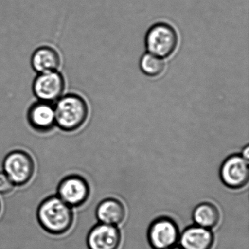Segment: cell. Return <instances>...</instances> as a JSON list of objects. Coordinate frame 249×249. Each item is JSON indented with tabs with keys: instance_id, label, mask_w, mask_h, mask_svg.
<instances>
[{
	"instance_id": "1",
	"label": "cell",
	"mask_w": 249,
	"mask_h": 249,
	"mask_svg": "<svg viewBox=\"0 0 249 249\" xmlns=\"http://www.w3.org/2000/svg\"><path fill=\"white\" fill-rule=\"evenodd\" d=\"M72 208L57 195L45 198L37 210V218L40 227L52 235H63L72 228L74 223Z\"/></svg>"
},
{
	"instance_id": "2",
	"label": "cell",
	"mask_w": 249,
	"mask_h": 249,
	"mask_svg": "<svg viewBox=\"0 0 249 249\" xmlns=\"http://www.w3.org/2000/svg\"><path fill=\"white\" fill-rule=\"evenodd\" d=\"M56 126L65 132H75L81 129L89 118V107L79 94L62 95L54 106Z\"/></svg>"
},
{
	"instance_id": "3",
	"label": "cell",
	"mask_w": 249,
	"mask_h": 249,
	"mask_svg": "<svg viewBox=\"0 0 249 249\" xmlns=\"http://www.w3.org/2000/svg\"><path fill=\"white\" fill-rule=\"evenodd\" d=\"M179 37L174 27L167 22H157L149 27L145 36L147 52L162 59L174 54Z\"/></svg>"
},
{
	"instance_id": "4",
	"label": "cell",
	"mask_w": 249,
	"mask_h": 249,
	"mask_svg": "<svg viewBox=\"0 0 249 249\" xmlns=\"http://www.w3.org/2000/svg\"><path fill=\"white\" fill-rule=\"evenodd\" d=\"M2 171L16 186H24L33 179L36 164L31 154L17 149L8 153L2 161Z\"/></svg>"
},
{
	"instance_id": "5",
	"label": "cell",
	"mask_w": 249,
	"mask_h": 249,
	"mask_svg": "<svg viewBox=\"0 0 249 249\" xmlns=\"http://www.w3.org/2000/svg\"><path fill=\"white\" fill-rule=\"evenodd\" d=\"M56 195L71 208H79L87 202L90 195L87 180L79 175L65 176L59 182Z\"/></svg>"
},
{
	"instance_id": "6",
	"label": "cell",
	"mask_w": 249,
	"mask_h": 249,
	"mask_svg": "<svg viewBox=\"0 0 249 249\" xmlns=\"http://www.w3.org/2000/svg\"><path fill=\"white\" fill-rule=\"evenodd\" d=\"M180 231L177 224L168 217L154 220L148 230V240L153 249H167L178 243Z\"/></svg>"
},
{
	"instance_id": "7",
	"label": "cell",
	"mask_w": 249,
	"mask_h": 249,
	"mask_svg": "<svg viewBox=\"0 0 249 249\" xmlns=\"http://www.w3.org/2000/svg\"><path fill=\"white\" fill-rule=\"evenodd\" d=\"M219 176L227 187L231 189H242L249 182V160L241 154L229 156L221 164Z\"/></svg>"
},
{
	"instance_id": "8",
	"label": "cell",
	"mask_w": 249,
	"mask_h": 249,
	"mask_svg": "<svg viewBox=\"0 0 249 249\" xmlns=\"http://www.w3.org/2000/svg\"><path fill=\"white\" fill-rule=\"evenodd\" d=\"M65 89V80L58 71L37 74L33 84V93L40 101L56 103Z\"/></svg>"
},
{
	"instance_id": "9",
	"label": "cell",
	"mask_w": 249,
	"mask_h": 249,
	"mask_svg": "<svg viewBox=\"0 0 249 249\" xmlns=\"http://www.w3.org/2000/svg\"><path fill=\"white\" fill-rule=\"evenodd\" d=\"M122 233L117 227L108 224H96L88 233L87 244L89 249H119Z\"/></svg>"
},
{
	"instance_id": "10",
	"label": "cell",
	"mask_w": 249,
	"mask_h": 249,
	"mask_svg": "<svg viewBox=\"0 0 249 249\" xmlns=\"http://www.w3.org/2000/svg\"><path fill=\"white\" fill-rule=\"evenodd\" d=\"M27 120L31 127L37 132H49L56 126L54 106L38 100L29 108Z\"/></svg>"
},
{
	"instance_id": "11",
	"label": "cell",
	"mask_w": 249,
	"mask_h": 249,
	"mask_svg": "<svg viewBox=\"0 0 249 249\" xmlns=\"http://www.w3.org/2000/svg\"><path fill=\"white\" fill-rule=\"evenodd\" d=\"M214 240L211 230L193 225L186 227L180 234L178 243L183 249H211Z\"/></svg>"
},
{
	"instance_id": "12",
	"label": "cell",
	"mask_w": 249,
	"mask_h": 249,
	"mask_svg": "<svg viewBox=\"0 0 249 249\" xmlns=\"http://www.w3.org/2000/svg\"><path fill=\"white\" fill-rule=\"evenodd\" d=\"M96 216L102 224L117 227L124 221L126 209L119 199L107 198L97 205Z\"/></svg>"
},
{
	"instance_id": "13",
	"label": "cell",
	"mask_w": 249,
	"mask_h": 249,
	"mask_svg": "<svg viewBox=\"0 0 249 249\" xmlns=\"http://www.w3.org/2000/svg\"><path fill=\"white\" fill-rule=\"evenodd\" d=\"M31 65L38 74L58 71L61 65L60 55L51 46H41L33 53Z\"/></svg>"
},
{
	"instance_id": "14",
	"label": "cell",
	"mask_w": 249,
	"mask_h": 249,
	"mask_svg": "<svg viewBox=\"0 0 249 249\" xmlns=\"http://www.w3.org/2000/svg\"><path fill=\"white\" fill-rule=\"evenodd\" d=\"M192 218L195 225L211 230L218 225L221 215L214 204L204 202L195 207L192 213Z\"/></svg>"
},
{
	"instance_id": "15",
	"label": "cell",
	"mask_w": 249,
	"mask_h": 249,
	"mask_svg": "<svg viewBox=\"0 0 249 249\" xmlns=\"http://www.w3.org/2000/svg\"><path fill=\"white\" fill-rule=\"evenodd\" d=\"M140 69L141 72L148 78H157L164 72L165 70L164 59L151 53H144L140 59Z\"/></svg>"
},
{
	"instance_id": "16",
	"label": "cell",
	"mask_w": 249,
	"mask_h": 249,
	"mask_svg": "<svg viewBox=\"0 0 249 249\" xmlns=\"http://www.w3.org/2000/svg\"><path fill=\"white\" fill-rule=\"evenodd\" d=\"M15 188V184L8 176L3 171L0 172V195H8L11 193Z\"/></svg>"
},
{
	"instance_id": "17",
	"label": "cell",
	"mask_w": 249,
	"mask_h": 249,
	"mask_svg": "<svg viewBox=\"0 0 249 249\" xmlns=\"http://www.w3.org/2000/svg\"><path fill=\"white\" fill-rule=\"evenodd\" d=\"M245 159L249 160V148L248 145H246V148L243 149V154H241Z\"/></svg>"
},
{
	"instance_id": "18",
	"label": "cell",
	"mask_w": 249,
	"mask_h": 249,
	"mask_svg": "<svg viewBox=\"0 0 249 249\" xmlns=\"http://www.w3.org/2000/svg\"><path fill=\"white\" fill-rule=\"evenodd\" d=\"M167 249H183V248L180 247V246H173V247L169 248Z\"/></svg>"
},
{
	"instance_id": "19",
	"label": "cell",
	"mask_w": 249,
	"mask_h": 249,
	"mask_svg": "<svg viewBox=\"0 0 249 249\" xmlns=\"http://www.w3.org/2000/svg\"><path fill=\"white\" fill-rule=\"evenodd\" d=\"M1 211H2V203H1V200H0V213H1Z\"/></svg>"
}]
</instances>
